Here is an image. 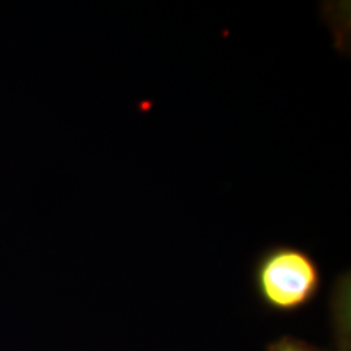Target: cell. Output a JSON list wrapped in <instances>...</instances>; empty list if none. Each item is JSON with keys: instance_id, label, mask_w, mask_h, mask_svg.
I'll list each match as a JSON object with an SVG mask.
<instances>
[{"instance_id": "obj_1", "label": "cell", "mask_w": 351, "mask_h": 351, "mask_svg": "<svg viewBox=\"0 0 351 351\" xmlns=\"http://www.w3.org/2000/svg\"><path fill=\"white\" fill-rule=\"evenodd\" d=\"M252 280L264 306L280 314L307 307L322 288L319 264L307 251L288 245L264 251L255 263Z\"/></svg>"}, {"instance_id": "obj_2", "label": "cell", "mask_w": 351, "mask_h": 351, "mask_svg": "<svg viewBox=\"0 0 351 351\" xmlns=\"http://www.w3.org/2000/svg\"><path fill=\"white\" fill-rule=\"evenodd\" d=\"M335 330L337 339V351H351L350 348V315L346 313L335 314Z\"/></svg>"}, {"instance_id": "obj_3", "label": "cell", "mask_w": 351, "mask_h": 351, "mask_svg": "<svg viewBox=\"0 0 351 351\" xmlns=\"http://www.w3.org/2000/svg\"><path fill=\"white\" fill-rule=\"evenodd\" d=\"M267 351H320L314 348L306 341L293 339V337H282L275 342L269 343Z\"/></svg>"}]
</instances>
